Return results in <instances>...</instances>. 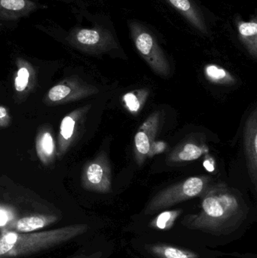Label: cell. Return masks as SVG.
I'll use <instances>...</instances> for the list:
<instances>
[{
	"label": "cell",
	"mask_w": 257,
	"mask_h": 258,
	"mask_svg": "<svg viewBox=\"0 0 257 258\" xmlns=\"http://www.w3.org/2000/svg\"><path fill=\"white\" fill-rule=\"evenodd\" d=\"M46 224V221L39 217H29L19 220L17 223V230L21 232H30L42 228Z\"/></svg>",
	"instance_id": "16"
},
{
	"label": "cell",
	"mask_w": 257,
	"mask_h": 258,
	"mask_svg": "<svg viewBox=\"0 0 257 258\" xmlns=\"http://www.w3.org/2000/svg\"><path fill=\"white\" fill-rule=\"evenodd\" d=\"M149 94L147 89H138L125 94L122 101L131 113H137L144 106Z\"/></svg>",
	"instance_id": "12"
},
{
	"label": "cell",
	"mask_w": 257,
	"mask_h": 258,
	"mask_svg": "<svg viewBox=\"0 0 257 258\" xmlns=\"http://www.w3.org/2000/svg\"><path fill=\"white\" fill-rule=\"evenodd\" d=\"M205 76L211 83L220 85H232L235 79L229 71L217 65L209 64L205 68Z\"/></svg>",
	"instance_id": "13"
},
{
	"label": "cell",
	"mask_w": 257,
	"mask_h": 258,
	"mask_svg": "<svg viewBox=\"0 0 257 258\" xmlns=\"http://www.w3.org/2000/svg\"><path fill=\"white\" fill-rule=\"evenodd\" d=\"M74 127H75V121L72 118L66 116L62 121L61 135L65 139H69L73 133Z\"/></svg>",
	"instance_id": "20"
},
{
	"label": "cell",
	"mask_w": 257,
	"mask_h": 258,
	"mask_svg": "<svg viewBox=\"0 0 257 258\" xmlns=\"http://www.w3.org/2000/svg\"><path fill=\"white\" fill-rule=\"evenodd\" d=\"M8 221V215L6 212L0 210V226L4 225Z\"/></svg>",
	"instance_id": "23"
},
{
	"label": "cell",
	"mask_w": 257,
	"mask_h": 258,
	"mask_svg": "<svg viewBox=\"0 0 257 258\" xmlns=\"http://www.w3.org/2000/svg\"><path fill=\"white\" fill-rule=\"evenodd\" d=\"M133 38L136 48L152 71L161 77H168L170 73L168 60L152 35L136 27L133 29Z\"/></svg>",
	"instance_id": "3"
},
{
	"label": "cell",
	"mask_w": 257,
	"mask_h": 258,
	"mask_svg": "<svg viewBox=\"0 0 257 258\" xmlns=\"http://www.w3.org/2000/svg\"><path fill=\"white\" fill-rule=\"evenodd\" d=\"M209 176H195L172 185L155 194L145 208V215H153L178 203L201 197L211 186Z\"/></svg>",
	"instance_id": "2"
},
{
	"label": "cell",
	"mask_w": 257,
	"mask_h": 258,
	"mask_svg": "<svg viewBox=\"0 0 257 258\" xmlns=\"http://www.w3.org/2000/svg\"><path fill=\"white\" fill-rule=\"evenodd\" d=\"M204 166H205V168H206L208 171H210V172H212V171H214V169H215L214 160L210 157L209 159H208V157L205 158V162H204Z\"/></svg>",
	"instance_id": "22"
},
{
	"label": "cell",
	"mask_w": 257,
	"mask_h": 258,
	"mask_svg": "<svg viewBox=\"0 0 257 258\" xmlns=\"http://www.w3.org/2000/svg\"><path fill=\"white\" fill-rule=\"evenodd\" d=\"M174 7L181 11L189 20L193 23V25L199 29L201 31L205 32L204 23L199 18L196 11L193 9L191 3L189 0H167Z\"/></svg>",
	"instance_id": "14"
},
{
	"label": "cell",
	"mask_w": 257,
	"mask_h": 258,
	"mask_svg": "<svg viewBox=\"0 0 257 258\" xmlns=\"http://www.w3.org/2000/svg\"><path fill=\"white\" fill-rule=\"evenodd\" d=\"M18 235L15 233H9L0 239V255L7 254L11 250L13 249L18 241Z\"/></svg>",
	"instance_id": "17"
},
{
	"label": "cell",
	"mask_w": 257,
	"mask_h": 258,
	"mask_svg": "<svg viewBox=\"0 0 257 258\" xmlns=\"http://www.w3.org/2000/svg\"><path fill=\"white\" fill-rule=\"evenodd\" d=\"M146 248L158 258H199V254L194 251L167 244L149 245Z\"/></svg>",
	"instance_id": "10"
},
{
	"label": "cell",
	"mask_w": 257,
	"mask_h": 258,
	"mask_svg": "<svg viewBox=\"0 0 257 258\" xmlns=\"http://www.w3.org/2000/svg\"><path fill=\"white\" fill-rule=\"evenodd\" d=\"M68 40L72 45L84 50H104L107 48L105 36L96 29H76L72 30Z\"/></svg>",
	"instance_id": "8"
},
{
	"label": "cell",
	"mask_w": 257,
	"mask_h": 258,
	"mask_svg": "<svg viewBox=\"0 0 257 258\" xmlns=\"http://www.w3.org/2000/svg\"><path fill=\"white\" fill-rule=\"evenodd\" d=\"M41 146H42V149L44 153L48 156H51L54 152V146L52 137L48 132L44 134L43 136H42Z\"/></svg>",
	"instance_id": "21"
},
{
	"label": "cell",
	"mask_w": 257,
	"mask_h": 258,
	"mask_svg": "<svg viewBox=\"0 0 257 258\" xmlns=\"http://www.w3.org/2000/svg\"><path fill=\"white\" fill-rule=\"evenodd\" d=\"M208 152V148L205 141L193 136L177 146L169 155L167 161L170 164L191 162L199 159Z\"/></svg>",
	"instance_id": "7"
},
{
	"label": "cell",
	"mask_w": 257,
	"mask_h": 258,
	"mask_svg": "<svg viewBox=\"0 0 257 258\" xmlns=\"http://www.w3.org/2000/svg\"><path fill=\"white\" fill-rule=\"evenodd\" d=\"M244 155L247 171L252 183L257 184V109L249 115L243 132Z\"/></svg>",
	"instance_id": "5"
},
{
	"label": "cell",
	"mask_w": 257,
	"mask_h": 258,
	"mask_svg": "<svg viewBox=\"0 0 257 258\" xmlns=\"http://www.w3.org/2000/svg\"><path fill=\"white\" fill-rule=\"evenodd\" d=\"M30 74L27 68H22L18 73V77L15 79V89L18 92H23L28 84Z\"/></svg>",
	"instance_id": "19"
},
{
	"label": "cell",
	"mask_w": 257,
	"mask_h": 258,
	"mask_svg": "<svg viewBox=\"0 0 257 258\" xmlns=\"http://www.w3.org/2000/svg\"><path fill=\"white\" fill-rule=\"evenodd\" d=\"M201 197L200 212L182 220L183 225L190 230L227 236L239 228L248 215L242 195L224 183L211 185Z\"/></svg>",
	"instance_id": "1"
},
{
	"label": "cell",
	"mask_w": 257,
	"mask_h": 258,
	"mask_svg": "<svg viewBox=\"0 0 257 258\" xmlns=\"http://www.w3.org/2000/svg\"><path fill=\"white\" fill-rule=\"evenodd\" d=\"M8 116L7 110L5 107L0 106V119L6 117Z\"/></svg>",
	"instance_id": "24"
},
{
	"label": "cell",
	"mask_w": 257,
	"mask_h": 258,
	"mask_svg": "<svg viewBox=\"0 0 257 258\" xmlns=\"http://www.w3.org/2000/svg\"><path fill=\"white\" fill-rule=\"evenodd\" d=\"M38 9L31 0H0V19L15 21L27 16Z\"/></svg>",
	"instance_id": "9"
},
{
	"label": "cell",
	"mask_w": 257,
	"mask_h": 258,
	"mask_svg": "<svg viewBox=\"0 0 257 258\" xmlns=\"http://www.w3.org/2000/svg\"><path fill=\"white\" fill-rule=\"evenodd\" d=\"M238 32L250 54L256 58L257 54V24L256 21L241 22L238 24Z\"/></svg>",
	"instance_id": "11"
},
{
	"label": "cell",
	"mask_w": 257,
	"mask_h": 258,
	"mask_svg": "<svg viewBox=\"0 0 257 258\" xmlns=\"http://www.w3.org/2000/svg\"><path fill=\"white\" fill-rule=\"evenodd\" d=\"M162 114L156 111L148 116L134 136V153L136 161L142 165L152 152L155 140L162 123Z\"/></svg>",
	"instance_id": "4"
},
{
	"label": "cell",
	"mask_w": 257,
	"mask_h": 258,
	"mask_svg": "<svg viewBox=\"0 0 257 258\" xmlns=\"http://www.w3.org/2000/svg\"><path fill=\"white\" fill-rule=\"evenodd\" d=\"M182 213V210L165 211L157 215L150 222V226L155 230H170L175 225L178 218Z\"/></svg>",
	"instance_id": "15"
},
{
	"label": "cell",
	"mask_w": 257,
	"mask_h": 258,
	"mask_svg": "<svg viewBox=\"0 0 257 258\" xmlns=\"http://www.w3.org/2000/svg\"><path fill=\"white\" fill-rule=\"evenodd\" d=\"M85 180L90 189L104 194L111 191V168L105 156L103 155L89 164L85 171Z\"/></svg>",
	"instance_id": "6"
},
{
	"label": "cell",
	"mask_w": 257,
	"mask_h": 258,
	"mask_svg": "<svg viewBox=\"0 0 257 258\" xmlns=\"http://www.w3.org/2000/svg\"><path fill=\"white\" fill-rule=\"evenodd\" d=\"M71 92V89L68 86L58 85L54 86L48 92V98L51 101H58L64 99Z\"/></svg>",
	"instance_id": "18"
}]
</instances>
